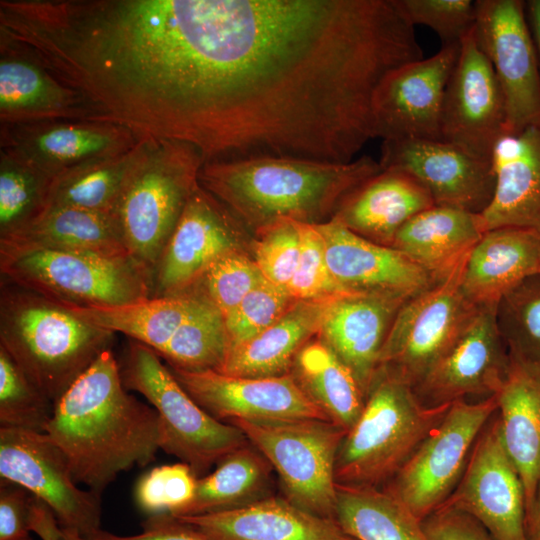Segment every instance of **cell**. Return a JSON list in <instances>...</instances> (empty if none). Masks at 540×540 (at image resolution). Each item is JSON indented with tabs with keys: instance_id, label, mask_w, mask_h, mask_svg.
Here are the masks:
<instances>
[{
	"instance_id": "cell-34",
	"label": "cell",
	"mask_w": 540,
	"mask_h": 540,
	"mask_svg": "<svg viewBox=\"0 0 540 540\" xmlns=\"http://www.w3.org/2000/svg\"><path fill=\"white\" fill-rule=\"evenodd\" d=\"M199 300L198 294L187 292L113 307L62 305L83 320L113 333H122L160 356Z\"/></svg>"
},
{
	"instance_id": "cell-17",
	"label": "cell",
	"mask_w": 540,
	"mask_h": 540,
	"mask_svg": "<svg viewBox=\"0 0 540 540\" xmlns=\"http://www.w3.org/2000/svg\"><path fill=\"white\" fill-rule=\"evenodd\" d=\"M496 307H478L449 348L413 388L426 405L467 396L489 397L499 390L509 352L497 327Z\"/></svg>"
},
{
	"instance_id": "cell-10",
	"label": "cell",
	"mask_w": 540,
	"mask_h": 540,
	"mask_svg": "<svg viewBox=\"0 0 540 540\" xmlns=\"http://www.w3.org/2000/svg\"><path fill=\"white\" fill-rule=\"evenodd\" d=\"M465 261L446 279L407 300L388 332L379 366L386 367L413 388L478 309L461 289Z\"/></svg>"
},
{
	"instance_id": "cell-21",
	"label": "cell",
	"mask_w": 540,
	"mask_h": 540,
	"mask_svg": "<svg viewBox=\"0 0 540 540\" xmlns=\"http://www.w3.org/2000/svg\"><path fill=\"white\" fill-rule=\"evenodd\" d=\"M315 227L333 278L349 294L410 299L438 283L399 250L361 237L334 217Z\"/></svg>"
},
{
	"instance_id": "cell-40",
	"label": "cell",
	"mask_w": 540,
	"mask_h": 540,
	"mask_svg": "<svg viewBox=\"0 0 540 540\" xmlns=\"http://www.w3.org/2000/svg\"><path fill=\"white\" fill-rule=\"evenodd\" d=\"M54 404L0 346V426L46 433Z\"/></svg>"
},
{
	"instance_id": "cell-39",
	"label": "cell",
	"mask_w": 540,
	"mask_h": 540,
	"mask_svg": "<svg viewBox=\"0 0 540 540\" xmlns=\"http://www.w3.org/2000/svg\"><path fill=\"white\" fill-rule=\"evenodd\" d=\"M495 316L508 352L540 366V273L506 293Z\"/></svg>"
},
{
	"instance_id": "cell-15",
	"label": "cell",
	"mask_w": 540,
	"mask_h": 540,
	"mask_svg": "<svg viewBox=\"0 0 540 540\" xmlns=\"http://www.w3.org/2000/svg\"><path fill=\"white\" fill-rule=\"evenodd\" d=\"M443 505L475 518L495 540H528L524 489L505 449L499 417L492 416L482 429Z\"/></svg>"
},
{
	"instance_id": "cell-50",
	"label": "cell",
	"mask_w": 540,
	"mask_h": 540,
	"mask_svg": "<svg viewBox=\"0 0 540 540\" xmlns=\"http://www.w3.org/2000/svg\"><path fill=\"white\" fill-rule=\"evenodd\" d=\"M525 11L540 62V0L526 1Z\"/></svg>"
},
{
	"instance_id": "cell-42",
	"label": "cell",
	"mask_w": 540,
	"mask_h": 540,
	"mask_svg": "<svg viewBox=\"0 0 540 540\" xmlns=\"http://www.w3.org/2000/svg\"><path fill=\"white\" fill-rule=\"evenodd\" d=\"M295 301L286 289L264 279L224 317L229 350L272 325Z\"/></svg>"
},
{
	"instance_id": "cell-31",
	"label": "cell",
	"mask_w": 540,
	"mask_h": 540,
	"mask_svg": "<svg viewBox=\"0 0 540 540\" xmlns=\"http://www.w3.org/2000/svg\"><path fill=\"white\" fill-rule=\"evenodd\" d=\"M0 243L106 257L129 256L112 213L70 206L47 207L28 225L1 238Z\"/></svg>"
},
{
	"instance_id": "cell-18",
	"label": "cell",
	"mask_w": 540,
	"mask_h": 540,
	"mask_svg": "<svg viewBox=\"0 0 540 540\" xmlns=\"http://www.w3.org/2000/svg\"><path fill=\"white\" fill-rule=\"evenodd\" d=\"M379 164L414 176L435 205L481 214L490 204L495 176L491 160L443 140L382 141Z\"/></svg>"
},
{
	"instance_id": "cell-54",
	"label": "cell",
	"mask_w": 540,
	"mask_h": 540,
	"mask_svg": "<svg viewBox=\"0 0 540 540\" xmlns=\"http://www.w3.org/2000/svg\"><path fill=\"white\" fill-rule=\"evenodd\" d=\"M22 540H33V539L30 536H28V537H26V538H24Z\"/></svg>"
},
{
	"instance_id": "cell-27",
	"label": "cell",
	"mask_w": 540,
	"mask_h": 540,
	"mask_svg": "<svg viewBox=\"0 0 540 540\" xmlns=\"http://www.w3.org/2000/svg\"><path fill=\"white\" fill-rule=\"evenodd\" d=\"M435 205L426 188L410 173L381 169L352 190L334 218L374 243L392 246L398 231L416 214Z\"/></svg>"
},
{
	"instance_id": "cell-9",
	"label": "cell",
	"mask_w": 540,
	"mask_h": 540,
	"mask_svg": "<svg viewBox=\"0 0 540 540\" xmlns=\"http://www.w3.org/2000/svg\"><path fill=\"white\" fill-rule=\"evenodd\" d=\"M497 411L495 395L452 402L385 489L419 520L426 519L454 492L479 434Z\"/></svg>"
},
{
	"instance_id": "cell-36",
	"label": "cell",
	"mask_w": 540,
	"mask_h": 540,
	"mask_svg": "<svg viewBox=\"0 0 540 540\" xmlns=\"http://www.w3.org/2000/svg\"><path fill=\"white\" fill-rule=\"evenodd\" d=\"M335 520L356 540H430L422 521L385 488L337 485Z\"/></svg>"
},
{
	"instance_id": "cell-2",
	"label": "cell",
	"mask_w": 540,
	"mask_h": 540,
	"mask_svg": "<svg viewBox=\"0 0 540 540\" xmlns=\"http://www.w3.org/2000/svg\"><path fill=\"white\" fill-rule=\"evenodd\" d=\"M381 169L370 156L346 163L261 156L205 162L198 183L255 234L279 219L330 220L343 199Z\"/></svg>"
},
{
	"instance_id": "cell-7",
	"label": "cell",
	"mask_w": 540,
	"mask_h": 540,
	"mask_svg": "<svg viewBox=\"0 0 540 540\" xmlns=\"http://www.w3.org/2000/svg\"><path fill=\"white\" fill-rule=\"evenodd\" d=\"M120 371L126 389L140 393L156 410L160 449L187 464L198 478L249 443L238 427L200 407L148 346L130 339Z\"/></svg>"
},
{
	"instance_id": "cell-29",
	"label": "cell",
	"mask_w": 540,
	"mask_h": 540,
	"mask_svg": "<svg viewBox=\"0 0 540 540\" xmlns=\"http://www.w3.org/2000/svg\"><path fill=\"white\" fill-rule=\"evenodd\" d=\"M485 232L481 214L433 205L412 217L391 247L440 282L467 259Z\"/></svg>"
},
{
	"instance_id": "cell-47",
	"label": "cell",
	"mask_w": 540,
	"mask_h": 540,
	"mask_svg": "<svg viewBox=\"0 0 540 540\" xmlns=\"http://www.w3.org/2000/svg\"><path fill=\"white\" fill-rule=\"evenodd\" d=\"M422 525L430 540H495L475 518L447 505L429 515Z\"/></svg>"
},
{
	"instance_id": "cell-22",
	"label": "cell",
	"mask_w": 540,
	"mask_h": 540,
	"mask_svg": "<svg viewBox=\"0 0 540 540\" xmlns=\"http://www.w3.org/2000/svg\"><path fill=\"white\" fill-rule=\"evenodd\" d=\"M97 120L85 98L39 61L0 38V125Z\"/></svg>"
},
{
	"instance_id": "cell-28",
	"label": "cell",
	"mask_w": 540,
	"mask_h": 540,
	"mask_svg": "<svg viewBox=\"0 0 540 540\" xmlns=\"http://www.w3.org/2000/svg\"><path fill=\"white\" fill-rule=\"evenodd\" d=\"M540 273V232L520 227L487 230L467 257L461 289L477 307H496L527 277Z\"/></svg>"
},
{
	"instance_id": "cell-51",
	"label": "cell",
	"mask_w": 540,
	"mask_h": 540,
	"mask_svg": "<svg viewBox=\"0 0 540 540\" xmlns=\"http://www.w3.org/2000/svg\"><path fill=\"white\" fill-rule=\"evenodd\" d=\"M528 540H540V478L533 513L526 524Z\"/></svg>"
},
{
	"instance_id": "cell-3",
	"label": "cell",
	"mask_w": 540,
	"mask_h": 540,
	"mask_svg": "<svg viewBox=\"0 0 540 540\" xmlns=\"http://www.w3.org/2000/svg\"><path fill=\"white\" fill-rule=\"evenodd\" d=\"M114 335L58 302L1 280L0 346L53 404L111 349Z\"/></svg>"
},
{
	"instance_id": "cell-6",
	"label": "cell",
	"mask_w": 540,
	"mask_h": 540,
	"mask_svg": "<svg viewBox=\"0 0 540 540\" xmlns=\"http://www.w3.org/2000/svg\"><path fill=\"white\" fill-rule=\"evenodd\" d=\"M1 280L64 305L113 307L151 297L148 275L129 256L0 243Z\"/></svg>"
},
{
	"instance_id": "cell-53",
	"label": "cell",
	"mask_w": 540,
	"mask_h": 540,
	"mask_svg": "<svg viewBox=\"0 0 540 540\" xmlns=\"http://www.w3.org/2000/svg\"><path fill=\"white\" fill-rule=\"evenodd\" d=\"M62 529V535L60 540H84L83 536L74 529L69 528H61Z\"/></svg>"
},
{
	"instance_id": "cell-8",
	"label": "cell",
	"mask_w": 540,
	"mask_h": 540,
	"mask_svg": "<svg viewBox=\"0 0 540 540\" xmlns=\"http://www.w3.org/2000/svg\"><path fill=\"white\" fill-rule=\"evenodd\" d=\"M248 441L278 474L289 502L335 520L336 455L346 431L329 420H235ZM336 521V520H335Z\"/></svg>"
},
{
	"instance_id": "cell-24",
	"label": "cell",
	"mask_w": 540,
	"mask_h": 540,
	"mask_svg": "<svg viewBox=\"0 0 540 540\" xmlns=\"http://www.w3.org/2000/svg\"><path fill=\"white\" fill-rule=\"evenodd\" d=\"M490 160L495 189L481 213L486 231L520 227L540 232V124L503 134Z\"/></svg>"
},
{
	"instance_id": "cell-46",
	"label": "cell",
	"mask_w": 540,
	"mask_h": 540,
	"mask_svg": "<svg viewBox=\"0 0 540 540\" xmlns=\"http://www.w3.org/2000/svg\"><path fill=\"white\" fill-rule=\"evenodd\" d=\"M396 3L412 26H428L440 37L442 45L461 43L475 25V1L396 0Z\"/></svg>"
},
{
	"instance_id": "cell-37",
	"label": "cell",
	"mask_w": 540,
	"mask_h": 540,
	"mask_svg": "<svg viewBox=\"0 0 540 540\" xmlns=\"http://www.w3.org/2000/svg\"><path fill=\"white\" fill-rule=\"evenodd\" d=\"M199 296L196 308L159 357L168 366L186 371H219L229 350L225 320L216 307Z\"/></svg>"
},
{
	"instance_id": "cell-20",
	"label": "cell",
	"mask_w": 540,
	"mask_h": 540,
	"mask_svg": "<svg viewBox=\"0 0 540 540\" xmlns=\"http://www.w3.org/2000/svg\"><path fill=\"white\" fill-rule=\"evenodd\" d=\"M168 367L195 402L224 423L240 419L329 420L290 373L278 377L248 378L212 370L186 371Z\"/></svg>"
},
{
	"instance_id": "cell-19",
	"label": "cell",
	"mask_w": 540,
	"mask_h": 540,
	"mask_svg": "<svg viewBox=\"0 0 540 540\" xmlns=\"http://www.w3.org/2000/svg\"><path fill=\"white\" fill-rule=\"evenodd\" d=\"M141 138L127 127L96 120L0 125V150L52 180L89 161L125 152Z\"/></svg>"
},
{
	"instance_id": "cell-16",
	"label": "cell",
	"mask_w": 540,
	"mask_h": 540,
	"mask_svg": "<svg viewBox=\"0 0 540 540\" xmlns=\"http://www.w3.org/2000/svg\"><path fill=\"white\" fill-rule=\"evenodd\" d=\"M506 107L493 67L478 47L473 30L462 40L447 84L441 140L485 160L505 134Z\"/></svg>"
},
{
	"instance_id": "cell-14",
	"label": "cell",
	"mask_w": 540,
	"mask_h": 540,
	"mask_svg": "<svg viewBox=\"0 0 540 540\" xmlns=\"http://www.w3.org/2000/svg\"><path fill=\"white\" fill-rule=\"evenodd\" d=\"M461 43L442 45L429 58L403 64L378 85L372 101L375 138L441 140L445 90Z\"/></svg>"
},
{
	"instance_id": "cell-25",
	"label": "cell",
	"mask_w": 540,
	"mask_h": 540,
	"mask_svg": "<svg viewBox=\"0 0 540 540\" xmlns=\"http://www.w3.org/2000/svg\"><path fill=\"white\" fill-rule=\"evenodd\" d=\"M495 396L502 440L522 481L527 524L540 478V366L509 353L507 372Z\"/></svg>"
},
{
	"instance_id": "cell-13",
	"label": "cell",
	"mask_w": 540,
	"mask_h": 540,
	"mask_svg": "<svg viewBox=\"0 0 540 540\" xmlns=\"http://www.w3.org/2000/svg\"><path fill=\"white\" fill-rule=\"evenodd\" d=\"M245 244V226L198 184L154 269L150 298L190 291L220 258L247 251Z\"/></svg>"
},
{
	"instance_id": "cell-48",
	"label": "cell",
	"mask_w": 540,
	"mask_h": 540,
	"mask_svg": "<svg viewBox=\"0 0 540 540\" xmlns=\"http://www.w3.org/2000/svg\"><path fill=\"white\" fill-rule=\"evenodd\" d=\"M33 494L25 487L0 480V540L30 536L29 518Z\"/></svg>"
},
{
	"instance_id": "cell-35",
	"label": "cell",
	"mask_w": 540,
	"mask_h": 540,
	"mask_svg": "<svg viewBox=\"0 0 540 540\" xmlns=\"http://www.w3.org/2000/svg\"><path fill=\"white\" fill-rule=\"evenodd\" d=\"M153 138H141L131 149L89 161L52 181L47 207L70 206L114 212L127 180Z\"/></svg>"
},
{
	"instance_id": "cell-41",
	"label": "cell",
	"mask_w": 540,
	"mask_h": 540,
	"mask_svg": "<svg viewBox=\"0 0 540 540\" xmlns=\"http://www.w3.org/2000/svg\"><path fill=\"white\" fill-rule=\"evenodd\" d=\"M264 279L251 254L236 251L216 261L188 292L201 295L226 317Z\"/></svg>"
},
{
	"instance_id": "cell-38",
	"label": "cell",
	"mask_w": 540,
	"mask_h": 540,
	"mask_svg": "<svg viewBox=\"0 0 540 540\" xmlns=\"http://www.w3.org/2000/svg\"><path fill=\"white\" fill-rule=\"evenodd\" d=\"M52 179L0 150V239L22 229L47 206Z\"/></svg>"
},
{
	"instance_id": "cell-30",
	"label": "cell",
	"mask_w": 540,
	"mask_h": 540,
	"mask_svg": "<svg viewBox=\"0 0 540 540\" xmlns=\"http://www.w3.org/2000/svg\"><path fill=\"white\" fill-rule=\"evenodd\" d=\"M334 299L296 300L272 325L230 349L217 372L248 378L289 374L298 352L318 336Z\"/></svg>"
},
{
	"instance_id": "cell-44",
	"label": "cell",
	"mask_w": 540,
	"mask_h": 540,
	"mask_svg": "<svg viewBox=\"0 0 540 540\" xmlns=\"http://www.w3.org/2000/svg\"><path fill=\"white\" fill-rule=\"evenodd\" d=\"M197 480L192 469L182 462L154 467L135 485L136 505L149 516L173 513L193 498Z\"/></svg>"
},
{
	"instance_id": "cell-32",
	"label": "cell",
	"mask_w": 540,
	"mask_h": 540,
	"mask_svg": "<svg viewBox=\"0 0 540 540\" xmlns=\"http://www.w3.org/2000/svg\"><path fill=\"white\" fill-rule=\"evenodd\" d=\"M268 460L249 442L222 458L213 472L197 480L193 498L170 513L198 516L239 509L271 496Z\"/></svg>"
},
{
	"instance_id": "cell-1",
	"label": "cell",
	"mask_w": 540,
	"mask_h": 540,
	"mask_svg": "<svg viewBox=\"0 0 540 540\" xmlns=\"http://www.w3.org/2000/svg\"><path fill=\"white\" fill-rule=\"evenodd\" d=\"M46 433L65 454L79 485L101 493L160 449L156 410L128 393L120 364L104 351L54 404Z\"/></svg>"
},
{
	"instance_id": "cell-26",
	"label": "cell",
	"mask_w": 540,
	"mask_h": 540,
	"mask_svg": "<svg viewBox=\"0 0 540 540\" xmlns=\"http://www.w3.org/2000/svg\"><path fill=\"white\" fill-rule=\"evenodd\" d=\"M177 518L208 540H356L337 521L273 495L239 509Z\"/></svg>"
},
{
	"instance_id": "cell-45",
	"label": "cell",
	"mask_w": 540,
	"mask_h": 540,
	"mask_svg": "<svg viewBox=\"0 0 540 540\" xmlns=\"http://www.w3.org/2000/svg\"><path fill=\"white\" fill-rule=\"evenodd\" d=\"M299 259L287 291L295 300H329L347 295L333 278L323 239L315 225L299 223Z\"/></svg>"
},
{
	"instance_id": "cell-49",
	"label": "cell",
	"mask_w": 540,
	"mask_h": 540,
	"mask_svg": "<svg viewBox=\"0 0 540 540\" xmlns=\"http://www.w3.org/2000/svg\"><path fill=\"white\" fill-rule=\"evenodd\" d=\"M141 525L142 532L136 535L120 536L100 528L83 538L84 540H208L170 513L150 515Z\"/></svg>"
},
{
	"instance_id": "cell-4",
	"label": "cell",
	"mask_w": 540,
	"mask_h": 540,
	"mask_svg": "<svg viewBox=\"0 0 540 540\" xmlns=\"http://www.w3.org/2000/svg\"><path fill=\"white\" fill-rule=\"evenodd\" d=\"M450 405L424 404L410 384L379 366L366 392L363 409L339 446L336 484L378 487L392 479Z\"/></svg>"
},
{
	"instance_id": "cell-12",
	"label": "cell",
	"mask_w": 540,
	"mask_h": 540,
	"mask_svg": "<svg viewBox=\"0 0 540 540\" xmlns=\"http://www.w3.org/2000/svg\"><path fill=\"white\" fill-rule=\"evenodd\" d=\"M0 478L43 500L63 529L85 537L101 528L100 495L78 487L65 454L47 433L0 427Z\"/></svg>"
},
{
	"instance_id": "cell-43",
	"label": "cell",
	"mask_w": 540,
	"mask_h": 540,
	"mask_svg": "<svg viewBox=\"0 0 540 540\" xmlns=\"http://www.w3.org/2000/svg\"><path fill=\"white\" fill-rule=\"evenodd\" d=\"M300 247L299 222L279 219L255 233L251 256L267 281L287 290L297 266Z\"/></svg>"
},
{
	"instance_id": "cell-23",
	"label": "cell",
	"mask_w": 540,
	"mask_h": 540,
	"mask_svg": "<svg viewBox=\"0 0 540 540\" xmlns=\"http://www.w3.org/2000/svg\"><path fill=\"white\" fill-rule=\"evenodd\" d=\"M407 300L347 294L334 299L328 308L317 337L351 370L365 395L391 325Z\"/></svg>"
},
{
	"instance_id": "cell-11",
	"label": "cell",
	"mask_w": 540,
	"mask_h": 540,
	"mask_svg": "<svg viewBox=\"0 0 540 540\" xmlns=\"http://www.w3.org/2000/svg\"><path fill=\"white\" fill-rule=\"evenodd\" d=\"M475 5L473 33L503 92L505 134L540 124V62L525 1L477 0Z\"/></svg>"
},
{
	"instance_id": "cell-5",
	"label": "cell",
	"mask_w": 540,
	"mask_h": 540,
	"mask_svg": "<svg viewBox=\"0 0 540 540\" xmlns=\"http://www.w3.org/2000/svg\"><path fill=\"white\" fill-rule=\"evenodd\" d=\"M204 164L192 145L152 139L113 212L128 255L151 278Z\"/></svg>"
},
{
	"instance_id": "cell-33",
	"label": "cell",
	"mask_w": 540,
	"mask_h": 540,
	"mask_svg": "<svg viewBox=\"0 0 540 540\" xmlns=\"http://www.w3.org/2000/svg\"><path fill=\"white\" fill-rule=\"evenodd\" d=\"M290 374L331 422L346 432L354 425L365 394L351 370L318 337L298 352Z\"/></svg>"
},
{
	"instance_id": "cell-52",
	"label": "cell",
	"mask_w": 540,
	"mask_h": 540,
	"mask_svg": "<svg viewBox=\"0 0 540 540\" xmlns=\"http://www.w3.org/2000/svg\"><path fill=\"white\" fill-rule=\"evenodd\" d=\"M61 535L62 529L57 524L48 525L38 532V536L42 540H60Z\"/></svg>"
}]
</instances>
